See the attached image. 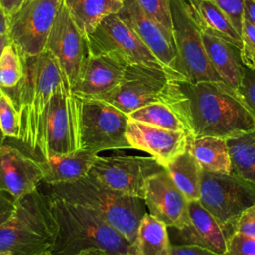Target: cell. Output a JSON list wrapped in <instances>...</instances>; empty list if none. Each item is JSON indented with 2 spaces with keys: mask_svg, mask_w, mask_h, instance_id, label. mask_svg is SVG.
Listing matches in <instances>:
<instances>
[{
  "mask_svg": "<svg viewBox=\"0 0 255 255\" xmlns=\"http://www.w3.org/2000/svg\"><path fill=\"white\" fill-rule=\"evenodd\" d=\"M184 95L174 109L188 123L191 137L228 138L255 129V114L239 92L223 81L179 82Z\"/></svg>",
  "mask_w": 255,
  "mask_h": 255,
  "instance_id": "obj_1",
  "label": "cell"
},
{
  "mask_svg": "<svg viewBox=\"0 0 255 255\" xmlns=\"http://www.w3.org/2000/svg\"><path fill=\"white\" fill-rule=\"evenodd\" d=\"M21 60L23 76L19 84L1 89L10 97L18 113L17 140L32 157L36 159L37 156L40 160L50 100L59 88L68 84L57 59L48 50L35 56H21Z\"/></svg>",
  "mask_w": 255,
  "mask_h": 255,
  "instance_id": "obj_2",
  "label": "cell"
},
{
  "mask_svg": "<svg viewBox=\"0 0 255 255\" xmlns=\"http://www.w3.org/2000/svg\"><path fill=\"white\" fill-rule=\"evenodd\" d=\"M58 225L54 255H78L100 249L108 255H128L130 243L95 211L46 193Z\"/></svg>",
  "mask_w": 255,
  "mask_h": 255,
  "instance_id": "obj_3",
  "label": "cell"
},
{
  "mask_svg": "<svg viewBox=\"0 0 255 255\" xmlns=\"http://www.w3.org/2000/svg\"><path fill=\"white\" fill-rule=\"evenodd\" d=\"M47 185L54 195L101 215L129 243L146 213L144 199L114 190L90 173L74 181Z\"/></svg>",
  "mask_w": 255,
  "mask_h": 255,
  "instance_id": "obj_4",
  "label": "cell"
},
{
  "mask_svg": "<svg viewBox=\"0 0 255 255\" xmlns=\"http://www.w3.org/2000/svg\"><path fill=\"white\" fill-rule=\"evenodd\" d=\"M58 225L48 197L38 189L17 199L11 218L0 226V251L12 255H40L51 251Z\"/></svg>",
  "mask_w": 255,
  "mask_h": 255,
  "instance_id": "obj_5",
  "label": "cell"
},
{
  "mask_svg": "<svg viewBox=\"0 0 255 255\" xmlns=\"http://www.w3.org/2000/svg\"><path fill=\"white\" fill-rule=\"evenodd\" d=\"M184 79L162 68L128 64L123 81L113 91L99 98L125 114L151 103L174 105L183 99L179 82Z\"/></svg>",
  "mask_w": 255,
  "mask_h": 255,
  "instance_id": "obj_6",
  "label": "cell"
},
{
  "mask_svg": "<svg viewBox=\"0 0 255 255\" xmlns=\"http://www.w3.org/2000/svg\"><path fill=\"white\" fill-rule=\"evenodd\" d=\"M79 100L82 149L99 153L110 149L130 148L126 135L128 123L127 114L103 100Z\"/></svg>",
  "mask_w": 255,
  "mask_h": 255,
  "instance_id": "obj_7",
  "label": "cell"
},
{
  "mask_svg": "<svg viewBox=\"0 0 255 255\" xmlns=\"http://www.w3.org/2000/svg\"><path fill=\"white\" fill-rule=\"evenodd\" d=\"M172 34L177 54L176 72L188 83L222 81L205 53L201 30L184 0H170Z\"/></svg>",
  "mask_w": 255,
  "mask_h": 255,
  "instance_id": "obj_8",
  "label": "cell"
},
{
  "mask_svg": "<svg viewBox=\"0 0 255 255\" xmlns=\"http://www.w3.org/2000/svg\"><path fill=\"white\" fill-rule=\"evenodd\" d=\"M199 202L221 223L233 222L255 204V186L238 175L201 169Z\"/></svg>",
  "mask_w": 255,
  "mask_h": 255,
  "instance_id": "obj_9",
  "label": "cell"
},
{
  "mask_svg": "<svg viewBox=\"0 0 255 255\" xmlns=\"http://www.w3.org/2000/svg\"><path fill=\"white\" fill-rule=\"evenodd\" d=\"M79 149L80 100L65 85L53 94L49 103L41 159L73 153Z\"/></svg>",
  "mask_w": 255,
  "mask_h": 255,
  "instance_id": "obj_10",
  "label": "cell"
},
{
  "mask_svg": "<svg viewBox=\"0 0 255 255\" xmlns=\"http://www.w3.org/2000/svg\"><path fill=\"white\" fill-rule=\"evenodd\" d=\"M62 0H25L8 17V35L21 56H35L46 48Z\"/></svg>",
  "mask_w": 255,
  "mask_h": 255,
  "instance_id": "obj_11",
  "label": "cell"
},
{
  "mask_svg": "<svg viewBox=\"0 0 255 255\" xmlns=\"http://www.w3.org/2000/svg\"><path fill=\"white\" fill-rule=\"evenodd\" d=\"M86 41L89 55L115 52L123 56L128 64L165 69L118 13L105 17L95 30L86 36Z\"/></svg>",
  "mask_w": 255,
  "mask_h": 255,
  "instance_id": "obj_12",
  "label": "cell"
},
{
  "mask_svg": "<svg viewBox=\"0 0 255 255\" xmlns=\"http://www.w3.org/2000/svg\"><path fill=\"white\" fill-rule=\"evenodd\" d=\"M164 169L152 156H98L90 174L119 192L144 198L150 176Z\"/></svg>",
  "mask_w": 255,
  "mask_h": 255,
  "instance_id": "obj_13",
  "label": "cell"
},
{
  "mask_svg": "<svg viewBox=\"0 0 255 255\" xmlns=\"http://www.w3.org/2000/svg\"><path fill=\"white\" fill-rule=\"evenodd\" d=\"M58 61L68 86L76 85L89 56L86 37L73 21L62 2L50 31L46 48Z\"/></svg>",
  "mask_w": 255,
  "mask_h": 255,
  "instance_id": "obj_14",
  "label": "cell"
},
{
  "mask_svg": "<svg viewBox=\"0 0 255 255\" xmlns=\"http://www.w3.org/2000/svg\"><path fill=\"white\" fill-rule=\"evenodd\" d=\"M188 223L173 231L171 244L197 246L218 255H225L228 240L234 233L232 225L221 223L199 200L188 202Z\"/></svg>",
  "mask_w": 255,
  "mask_h": 255,
  "instance_id": "obj_15",
  "label": "cell"
},
{
  "mask_svg": "<svg viewBox=\"0 0 255 255\" xmlns=\"http://www.w3.org/2000/svg\"><path fill=\"white\" fill-rule=\"evenodd\" d=\"M118 14L167 71L178 74L175 43L173 35L168 30L147 15L135 0H123V7Z\"/></svg>",
  "mask_w": 255,
  "mask_h": 255,
  "instance_id": "obj_16",
  "label": "cell"
},
{
  "mask_svg": "<svg viewBox=\"0 0 255 255\" xmlns=\"http://www.w3.org/2000/svg\"><path fill=\"white\" fill-rule=\"evenodd\" d=\"M143 199L148 213L167 228L179 229L188 223L189 201L176 187L165 167L148 178Z\"/></svg>",
  "mask_w": 255,
  "mask_h": 255,
  "instance_id": "obj_17",
  "label": "cell"
},
{
  "mask_svg": "<svg viewBox=\"0 0 255 255\" xmlns=\"http://www.w3.org/2000/svg\"><path fill=\"white\" fill-rule=\"evenodd\" d=\"M128 61L118 53L89 55L72 93L83 99H99L124 79Z\"/></svg>",
  "mask_w": 255,
  "mask_h": 255,
  "instance_id": "obj_18",
  "label": "cell"
},
{
  "mask_svg": "<svg viewBox=\"0 0 255 255\" xmlns=\"http://www.w3.org/2000/svg\"><path fill=\"white\" fill-rule=\"evenodd\" d=\"M126 135L130 148L149 153L163 166L186 149L189 138L184 131L165 129L129 119Z\"/></svg>",
  "mask_w": 255,
  "mask_h": 255,
  "instance_id": "obj_19",
  "label": "cell"
},
{
  "mask_svg": "<svg viewBox=\"0 0 255 255\" xmlns=\"http://www.w3.org/2000/svg\"><path fill=\"white\" fill-rule=\"evenodd\" d=\"M43 172L37 159L19 148L3 143L0 146V189L15 199L38 189Z\"/></svg>",
  "mask_w": 255,
  "mask_h": 255,
  "instance_id": "obj_20",
  "label": "cell"
},
{
  "mask_svg": "<svg viewBox=\"0 0 255 255\" xmlns=\"http://www.w3.org/2000/svg\"><path fill=\"white\" fill-rule=\"evenodd\" d=\"M201 38L212 68L223 82L237 90L245 69L241 61L240 49L207 32L201 31Z\"/></svg>",
  "mask_w": 255,
  "mask_h": 255,
  "instance_id": "obj_21",
  "label": "cell"
},
{
  "mask_svg": "<svg viewBox=\"0 0 255 255\" xmlns=\"http://www.w3.org/2000/svg\"><path fill=\"white\" fill-rule=\"evenodd\" d=\"M99 153L79 149L73 153L38 160L46 184L70 182L90 173Z\"/></svg>",
  "mask_w": 255,
  "mask_h": 255,
  "instance_id": "obj_22",
  "label": "cell"
},
{
  "mask_svg": "<svg viewBox=\"0 0 255 255\" xmlns=\"http://www.w3.org/2000/svg\"><path fill=\"white\" fill-rule=\"evenodd\" d=\"M187 9L202 32L212 34L241 49V35L229 17L213 0H184Z\"/></svg>",
  "mask_w": 255,
  "mask_h": 255,
  "instance_id": "obj_23",
  "label": "cell"
},
{
  "mask_svg": "<svg viewBox=\"0 0 255 255\" xmlns=\"http://www.w3.org/2000/svg\"><path fill=\"white\" fill-rule=\"evenodd\" d=\"M187 148L200 168L213 173H231L226 138L216 136L189 137Z\"/></svg>",
  "mask_w": 255,
  "mask_h": 255,
  "instance_id": "obj_24",
  "label": "cell"
},
{
  "mask_svg": "<svg viewBox=\"0 0 255 255\" xmlns=\"http://www.w3.org/2000/svg\"><path fill=\"white\" fill-rule=\"evenodd\" d=\"M171 242L167 226L149 213H145L136 236L130 243L128 255H170Z\"/></svg>",
  "mask_w": 255,
  "mask_h": 255,
  "instance_id": "obj_25",
  "label": "cell"
},
{
  "mask_svg": "<svg viewBox=\"0 0 255 255\" xmlns=\"http://www.w3.org/2000/svg\"><path fill=\"white\" fill-rule=\"evenodd\" d=\"M62 2L85 37L92 33L105 17L118 13L123 7V2L118 0H62Z\"/></svg>",
  "mask_w": 255,
  "mask_h": 255,
  "instance_id": "obj_26",
  "label": "cell"
},
{
  "mask_svg": "<svg viewBox=\"0 0 255 255\" xmlns=\"http://www.w3.org/2000/svg\"><path fill=\"white\" fill-rule=\"evenodd\" d=\"M232 172L255 186V129L226 138Z\"/></svg>",
  "mask_w": 255,
  "mask_h": 255,
  "instance_id": "obj_27",
  "label": "cell"
},
{
  "mask_svg": "<svg viewBox=\"0 0 255 255\" xmlns=\"http://www.w3.org/2000/svg\"><path fill=\"white\" fill-rule=\"evenodd\" d=\"M164 167L188 201L199 200L201 168L187 147Z\"/></svg>",
  "mask_w": 255,
  "mask_h": 255,
  "instance_id": "obj_28",
  "label": "cell"
},
{
  "mask_svg": "<svg viewBox=\"0 0 255 255\" xmlns=\"http://www.w3.org/2000/svg\"><path fill=\"white\" fill-rule=\"evenodd\" d=\"M129 120L141 122L165 129L184 131L191 137V128L188 123L171 106L156 102L143 106L128 115Z\"/></svg>",
  "mask_w": 255,
  "mask_h": 255,
  "instance_id": "obj_29",
  "label": "cell"
},
{
  "mask_svg": "<svg viewBox=\"0 0 255 255\" xmlns=\"http://www.w3.org/2000/svg\"><path fill=\"white\" fill-rule=\"evenodd\" d=\"M23 76V65L19 52L11 43L0 56V88L16 87Z\"/></svg>",
  "mask_w": 255,
  "mask_h": 255,
  "instance_id": "obj_30",
  "label": "cell"
},
{
  "mask_svg": "<svg viewBox=\"0 0 255 255\" xmlns=\"http://www.w3.org/2000/svg\"><path fill=\"white\" fill-rule=\"evenodd\" d=\"M0 129L5 137L18 138L19 117L10 97L0 88Z\"/></svg>",
  "mask_w": 255,
  "mask_h": 255,
  "instance_id": "obj_31",
  "label": "cell"
},
{
  "mask_svg": "<svg viewBox=\"0 0 255 255\" xmlns=\"http://www.w3.org/2000/svg\"><path fill=\"white\" fill-rule=\"evenodd\" d=\"M141 9L172 34L170 0H135ZM173 35V34H172Z\"/></svg>",
  "mask_w": 255,
  "mask_h": 255,
  "instance_id": "obj_32",
  "label": "cell"
},
{
  "mask_svg": "<svg viewBox=\"0 0 255 255\" xmlns=\"http://www.w3.org/2000/svg\"><path fill=\"white\" fill-rule=\"evenodd\" d=\"M241 39V61L246 68L255 70V26L246 20H243Z\"/></svg>",
  "mask_w": 255,
  "mask_h": 255,
  "instance_id": "obj_33",
  "label": "cell"
},
{
  "mask_svg": "<svg viewBox=\"0 0 255 255\" xmlns=\"http://www.w3.org/2000/svg\"><path fill=\"white\" fill-rule=\"evenodd\" d=\"M225 255H255V239L234 232L228 240Z\"/></svg>",
  "mask_w": 255,
  "mask_h": 255,
  "instance_id": "obj_34",
  "label": "cell"
},
{
  "mask_svg": "<svg viewBox=\"0 0 255 255\" xmlns=\"http://www.w3.org/2000/svg\"><path fill=\"white\" fill-rule=\"evenodd\" d=\"M220 9L229 17L237 32L241 35L243 25L244 0H213Z\"/></svg>",
  "mask_w": 255,
  "mask_h": 255,
  "instance_id": "obj_35",
  "label": "cell"
},
{
  "mask_svg": "<svg viewBox=\"0 0 255 255\" xmlns=\"http://www.w3.org/2000/svg\"><path fill=\"white\" fill-rule=\"evenodd\" d=\"M237 91L255 114V70L245 67L244 75Z\"/></svg>",
  "mask_w": 255,
  "mask_h": 255,
  "instance_id": "obj_36",
  "label": "cell"
},
{
  "mask_svg": "<svg viewBox=\"0 0 255 255\" xmlns=\"http://www.w3.org/2000/svg\"><path fill=\"white\" fill-rule=\"evenodd\" d=\"M233 231L255 239V204L247 208L232 224Z\"/></svg>",
  "mask_w": 255,
  "mask_h": 255,
  "instance_id": "obj_37",
  "label": "cell"
},
{
  "mask_svg": "<svg viewBox=\"0 0 255 255\" xmlns=\"http://www.w3.org/2000/svg\"><path fill=\"white\" fill-rule=\"evenodd\" d=\"M16 201L17 199L0 189V226L6 223L13 215L16 208Z\"/></svg>",
  "mask_w": 255,
  "mask_h": 255,
  "instance_id": "obj_38",
  "label": "cell"
},
{
  "mask_svg": "<svg viewBox=\"0 0 255 255\" xmlns=\"http://www.w3.org/2000/svg\"><path fill=\"white\" fill-rule=\"evenodd\" d=\"M170 255H218V254L197 246L171 244Z\"/></svg>",
  "mask_w": 255,
  "mask_h": 255,
  "instance_id": "obj_39",
  "label": "cell"
},
{
  "mask_svg": "<svg viewBox=\"0 0 255 255\" xmlns=\"http://www.w3.org/2000/svg\"><path fill=\"white\" fill-rule=\"evenodd\" d=\"M243 20H246L255 26V0H244Z\"/></svg>",
  "mask_w": 255,
  "mask_h": 255,
  "instance_id": "obj_40",
  "label": "cell"
},
{
  "mask_svg": "<svg viewBox=\"0 0 255 255\" xmlns=\"http://www.w3.org/2000/svg\"><path fill=\"white\" fill-rule=\"evenodd\" d=\"M25 0H0V4L5 11L6 15L9 17L11 16L17 9L21 6V4Z\"/></svg>",
  "mask_w": 255,
  "mask_h": 255,
  "instance_id": "obj_41",
  "label": "cell"
},
{
  "mask_svg": "<svg viewBox=\"0 0 255 255\" xmlns=\"http://www.w3.org/2000/svg\"><path fill=\"white\" fill-rule=\"evenodd\" d=\"M8 33V16L0 4V34Z\"/></svg>",
  "mask_w": 255,
  "mask_h": 255,
  "instance_id": "obj_42",
  "label": "cell"
},
{
  "mask_svg": "<svg viewBox=\"0 0 255 255\" xmlns=\"http://www.w3.org/2000/svg\"><path fill=\"white\" fill-rule=\"evenodd\" d=\"M40 255H54V254L51 251H47ZM78 255H108V254L105 251L100 250V249H89V250H85V251L81 252Z\"/></svg>",
  "mask_w": 255,
  "mask_h": 255,
  "instance_id": "obj_43",
  "label": "cell"
},
{
  "mask_svg": "<svg viewBox=\"0 0 255 255\" xmlns=\"http://www.w3.org/2000/svg\"><path fill=\"white\" fill-rule=\"evenodd\" d=\"M11 44V40L9 38L8 33L5 34H0V56L2 55L3 51L5 50V48Z\"/></svg>",
  "mask_w": 255,
  "mask_h": 255,
  "instance_id": "obj_44",
  "label": "cell"
},
{
  "mask_svg": "<svg viewBox=\"0 0 255 255\" xmlns=\"http://www.w3.org/2000/svg\"><path fill=\"white\" fill-rule=\"evenodd\" d=\"M4 139H5V135L3 134V132L0 129V146L4 143Z\"/></svg>",
  "mask_w": 255,
  "mask_h": 255,
  "instance_id": "obj_45",
  "label": "cell"
},
{
  "mask_svg": "<svg viewBox=\"0 0 255 255\" xmlns=\"http://www.w3.org/2000/svg\"><path fill=\"white\" fill-rule=\"evenodd\" d=\"M0 255H12V253L8 251H0Z\"/></svg>",
  "mask_w": 255,
  "mask_h": 255,
  "instance_id": "obj_46",
  "label": "cell"
},
{
  "mask_svg": "<svg viewBox=\"0 0 255 255\" xmlns=\"http://www.w3.org/2000/svg\"><path fill=\"white\" fill-rule=\"evenodd\" d=\"M118 1H120V2H123V0H118Z\"/></svg>",
  "mask_w": 255,
  "mask_h": 255,
  "instance_id": "obj_47",
  "label": "cell"
}]
</instances>
